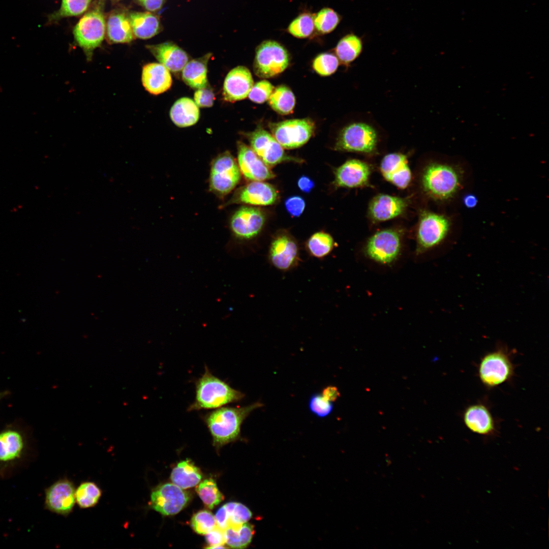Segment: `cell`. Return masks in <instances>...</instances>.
Wrapping results in <instances>:
<instances>
[{
  "instance_id": "1",
  "label": "cell",
  "mask_w": 549,
  "mask_h": 549,
  "mask_svg": "<svg viewBox=\"0 0 549 549\" xmlns=\"http://www.w3.org/2000/svg\"><path fill=\"white\" fill-rule=\"evenodd\" d=\"M262 406L260 402L242 407L225 406L202 414L200 418L211 435L213 444L220 447L238 439L245 420Z\"/></svg>"
},
{
  "instance_id": "2",
  "label": "cell",
  "mask_w": 549,
  "mask_h": 549,
  "mask_svg": "<svg viewBox=\"0 0 549 549\" xmlns=\"http://www.w3.org/2000/svg\"><path fill=\"white\" fill-rule=\"evenodd\" d=\"M194 382L195 396L188 412L217 409L240 401L245 396L243 393L215 376L206 365L203 374Z\"/></svg>"
},
{
  "instance_id": "3",
  "label": "cell",
  "mask_w": 549,
  "mask_h": 549,
  "mask_svg": "<svg viewBox=\"0 0 549 549\" xmlns=\"http://www.w3.org/2000/svg\"><path fill=\"white\" fill-rule=\"evenodd\" d=\"M106 0H95L73 29L74 39L90 59L103 42L106 33Z\"/></svg>"
},
{
  "instance_id": "4",
  "label": "cell",
  "mask_w": 549,
  "mask_h": 549,
  "mask_svg": "<svg viewBox=\"0 0 549 549\" xmlns=\"http://www.w3.org/2000/svg\"><path fill=\"white\" fill-rule=\"evenodd\" d=\"M462 174L459 168L452 165L432 163L425 169L422 176L424 190L434 199L445 200L459 191Z\"/></svg>"
},
{
  "instance_id": "5",
  "label": "cell",
  "mask_w": 549,
  "mask_h": 549,
  "mask_svg": "<svg viewBox=\"0 0 549 549\" xmlns=\"http://www.w3.org/2000/svg\"><path fill=\"white\" fill-rule=\"evenodd\" d=\"M379 140L378 128L372 123L359 119L351 122L341 129L336 139L334 149L371 154L376 150Z\"/></svg>"
},
{
  "instance_id": "6",
  "label": "cell",
  "mask_w": 549,
  "mask_h": 549,
  "mask_svg": "<svg viewBox=\"0 0 549 549\" xmlns=\"http://www.w3.org/2000/svg\"><path fill=\"white\" fill-rule=\"evenodd\" d=\"M514 366L508 352L499 349L484 355L478 367V374L484 386L493 388L512 378Z\"/></svg>"
},
{
  "instance_id": "7",
  "label": "cell",
  "mask_w": 549,
  "mask_h": 549,
  "mask_svg": "<svg viewBox=\"0 0 549 549\" xmlns=\"http://www.w3.org/2000/svg\"><path fill=\"white\" fill-rule=\"evenodd\" d=\"M289 62L288 52L284 46L274 41H264L256 48L254 72L259 77L271 78L285 71Z\"/></svg>"
},
{
  "instance_id": "8",
  "label": "cell",
  "mask_w": 549,
  "mask_h": 549,
  "mask_svg": "<svg viewBox=\"0 0 549 549\" xmlns=\"http://www.w3.org/2000/svg\"><path fill=\"white\" fill-rule=\"evenodd\" d=\"M267 260L272 267L282 272L296 269L301 261L297 241L288 232L277 233L270 243Z\"/></svg>"
},
{
  "instance_id": "9",
  "label": "cell",
  "mask_w": 549,
  "mask_h": 549,
  "mask_svg": "<svg viewBox=\"0 0 549 549\" xmlns=\"http://www.w3.org/2000/svg\"><path fill=\"white\" fill-rule=\"evenodd\" d=\"M310 118L293 119L269 124L271 134L285 149H294L306 144L315 130Z\"/></svg>"
},
{
  "instance_id": "10",
  "label": "cell",
  "mask_w": 549,
  "mask_h": 549,
  "mask_svg": "<svg viewBox=\"0 0 549 549\" xmlns=\"http://www.w3.org/2000/svg\"><path fill=\"white\" fill-rule=\"evenodd\" d=\"M238 164L228 151L218 155L212 161L209 178L210 190L220 196L229 193L240 179Z\"/></svg>"
},
{
  "instance_id": "11",
  "label": "cell",
  "mask_w": 549,
  "mask_h": 549,
  "mask_svg": "<svg viewBox=\"0 0 549 549\" xmlns=\"http://www.w3.org/2000/svg\"><path fill=\"white\" fill-rule=\"evenodd\" d=\"M251 148L269 167L284 162L301 161L288 156L272 134L261 127L246 134Z\"/></svg>"
},
{
  "instance_id": "12",
  "label": "cell",
  "mask_w": 549,
  "mask_h": 549,
  "mask_svg": "<svg viewBox=\"0 0 549 549\" xmlns=\"http://www.w3.org/2000/svg\"><path fill=\"white\" fill-rule=\"evenodd\" d=\"M450 227V220L446 217L430 212L422 213L417 231L418 253L439 244L446 236Z\"/></svg>"
},
{
  "instance_id": "13",
  "label": "cell",
  "mask_w": 549,
  "mask_h": 549,
  "mask_svg": "<svg viewBox=\"0 0 549 549\" xmlns=\"http://www.w3.org/2000/svg\"><path fill=\"white\" fill-rule=\"evenodd\" d=\"M401 249L399 233L391 229L376 232L368 240L365 248L366 255L383 264L392 263L398 257Z\"/></svg>"
},
{
  "instance_id": "14",
  "label": "cell",
  "mask_w": 549,
  "mask_h": 549,
  "mask_svg": "<svg viewBox=\"0 0 549 549\" xmlns=\"http://www.w3.org/2000/svg\"><path fill=\"white\" fill-rule=\"evenodd\" d=\"M190 498V495L180 487L167 483L157 486L152 491L150 506L162 515H173L186 506Z\"/></svg>"
},
{
  "instance_id": "15",
  "label": "cell",
  "mask_w": 549,
  "mask_h": 549,
  "mask_svg": "<svg viewBox=\"0 0 549 549\" xmlns=\"http://www.w3.org/2000/svg\"><path fill=\"white\" fill-rule=\"evenodd\" d=\"M265 215L260 208L244 206L233 215L231 228L235 237L240 240L249 241L257 237L265 222Z\"/></svg>"
},
{
  "instance_id": "16",
  "label": "cell",
  "mask_w": 549,
  "mask_h": 549,
  "mask_svg": "<svg viewBox=\"0 0 549 549\" xmlns=\"http://www.w3.org/2000/svg\"><path fill=\"white\" fill-rule=\"evenodd\" d=\"M75 489L73 482L66 478L57 480L45 490V508L57 514L68 515L76 503Z\"/></svg>"
},
{
  "instance_id": "17",
  "label": "cell",
  "mask_w": 549,
  "mask_h": 549,
  "mask_svg": "<svg viewBox=\"0 0 549 549\" xmlns=\"http://www.w3.org/2000/svg\"><path fill=\"white\" fill-rule=\"evenodd\" d=\"M279 198L278 191L272 185L263 181H252L237 189L227 204L268 206L276 203Z\"/></svg>"
},
{
  "instance_id": "18",
  "label": "cell",
  "mask_w": 549,
  "mask_h": 549,
  "mask_svg": "<svg viewBox=\"0 0 549 549\" xmlns=\"http://www.w3.org/2000/svg\"><path fill=\"white\" fill-rule=\"evenodd\" d=\"M238 165L240 172L249 180L264 181L276 176L255 152L241 141L237 143Z\"/></svg>"
},
{
  "instance_id": "19",
  "label": "cell",
  "mask_w": 549,
  "mask_h": 549,
  "mask_svg": "<svg viewBox=\"0 0 549 549\" xmlns=\"http://www.w3.org/2000/svg\"><path fill=\"white\" fill-rule=\"evenodd\" d=\"M254 85L250 71L246 67L232 69L224 80L223 97L225 101L234 102L246 99Z\"/></svg>"
},
{
  "instance_id": "20",
  "label": "cell",
  "mask_w": 549,
  "mask_h": 549,
  "mask_svg": "<svg viewBox=\"0 0 549 549\" xmlns=\"http://www.w3.org/2000/svg\"><path fill=\"white\" fill-rule=\"evenodd\" d=\"M371 173L370 166L356 159L348 160L334 172V184L339 187L356 188L365 185Z\"/></svg>"
},
{
  "instance_id": "21",
  "label": "cell",
  "mask_w": 549,
  "mask_h": 549,
  "mask_svg": "<svg viewBox=\"0 0 549 549\" xmlns=\"http://www.w3.org/2000/svg\"><path fill=\"white\" fill-rule=\"evenodd\" d=\"M464 423L471 432L482 436H492L496 432L495 419L489 408L478 403L467 407L463 415Z\"/></svg>"
},
{
  "instance_id": "22",
  "label": "cell",
  "mask_w": 549,
  "mask_h": 549,
  "mask_svg": "<svg viewBox=\"0 0 549 549\" xmlns=\"http://www.w3.org/2000/svg\"><path fill=\"white\" fill-rule=\"evenodd\" d=\"M380 170L384 178L398 188H405L410 182L411 172L407 157L403 154L386 155L381 161Z\"/></svg>"
},
{
  "instance_id": "23",
  "label": "cell",
  "mask_w": 549,
  "mask_h": 549,
  "mask_svg": "<svg viewBox=\"0 0 549 549\" xmlns=\"http://www.w3.org/2000/svg\"><path fill=\"white\" fill-rule=\"evenodd\" d=\"M146 48L155 57L170 71L174 73L182 71L189 61L187 52L172 42L149 45Z\"/></svg>"
},
{
  "instance_id": "24",
  "label": "cell",
  "mask_w": 549,
  "mask_h": 549,
  "mask_svg": "<svg viewBox=\"0 0 549 549\" xmlns=\"http://www.w3.org/2000/svg\"><path fill=\"white\" fill-rule=\"evenodd\" d=\"M107 37L111 43H128L134 39L129 11L124 9L112 10L106 21Z\"/></svg>"
},
{
  "instance_id": "25",
  "label": "cell",
  "mask_w": 549,
  "mask_h": 549,
  "mask_svg": "<svg viewBox=\"0 0 549 549\" xmlns=\"http://www.w3.org/2000/svg\"><path fill=\"white\" fill-rule=\"evenodd\" d=\"M141 81L145 89L154 95L168 90L172 82L170 71L159 63H148L143 67Z\"/></svg>"
},
{
  "instance_id": "26",
  "label": "cell",
  "mask_w": 549,
  "mask_h": 549,
  "mask_svg": "<svg viewBox=\"0 0 549 549\" xmlns=\"http://www.w3.org/2000/svg\"><path fill=\"white\" fill-rule=\"evenodd\" d=\"M25 447V439L20 431L9 428L0 431V464H11L20 459Z\"/></svg>"
},
{
  "instance_id": "27",
  "label": "cell",
  "mask_w": 549,
  "mask_h": 549,
  "mask_svg": "<svg viewBox=\"0 0 549 549\" xmlns=\"http://www.w3.org/2000/svg\"><path fill=\"white\" fill-rule=\"evenodd\" d=\"M407 205V201L404 199L381 194L375 197L371 201L369 213L375 221H387L402 214Z\"/></svg>"
},
{
  "instance_id": "28",
  "label": "cell",
  "mask_w": 549,
  "mask_h": 549,
  "mask_svg": "<svg viewBox=\"0 0 549 549\" xmlns=\"http://www.w3.org/2000/svg\"><path fill=\"white\" fill-rule=\"evenodd\" d=\"M129 17L135 37L141 39H149L162 29L160 17L154 13L129 11Z\"/></svg>"
},
{
  "instance_id": "29",
  "label": "cell",
  "mask_w": 549,
  "mask_h": 549,
  "mask_svg": "<svg viewBox=\"0 0 549 549\" xmlns=\"http://www.w3.org/2000/svg\"><path fill=\"white\" fill-rule=\"evenodd\" d=\"M211 55L207 53L186 64L182 70V78L187 85L196 90L207 86V63Z\"/></svg>"
},
{
  "instance_id": "30",
  "label": "cell",
  "mask_w": 549,
  "mask_h": 549,
  "mask_svg": "<svg viewBox=\"0 0 549 549\" xmlns=\"http://www.w3.org/2000/svg\"><path fill=\"white\" fill-rule=\"evenodd\" d=\"M171 120L177 126L181 128L192 126L198 121L200 111L194 101L188 97L177 100L170 111Z\"/></svg>"
},
{
  "instance_id": "31",
  "label": "cell",
  "mask_w": 549,
  "mask_h": 549,
  "mask_svg": "<svg viewBox=\"0 0 549 549\" xmlns=\"http://www.w3.org/2000/svg\"><path fill=\"white\" fill-rule=\"evenodd\" d=\"M172 482L181 489L196 485L202 478L201 473L190 460L182 461L177 464L171 473Z\"/></svg>"
},
{
  "instance_id": "32",
  "label": "cell",
  "mask_w": 549,
  "mask_h": 549,
  "mask_svg": "<svg viewBox=\"0 0 549 549\" xmlns=\"http://www.w3.org/2000/svg\"><path fill=\"white\" fill-rule=\"evenodd\" d=\"M363 49V42L360 37L351 33L342 38L338 42L335 53L340 62L347 66L360 55Z\"/></svg>"
},
{
  "instance_id": "33",
  "label": "cell",
  "mask_w": 549,
  "mask_h": 549,
  "mask_svg": "<svg viewBox=\"0 0 549 549\" xmlns=\"http://www.w3.org/2000/svg\"><path fill=\"white\" fill-rule=\"evenodd\" d=\"M334 245L333 237L329 234L319 231L312 235L305 244L309 256L318 259H323L332 251Z\"/></svg>"
},
{
  "instance_id": "34",
  "label": "cell",
  "mask_w": 549,
  "mask_h": 549,
  "mask_svg": "<svg viewBox=\"0 0 549 549\" xmlns=\"http://www.w3.org/2000/svg\"><path fill=\"white\" fill-rule=\"evenodd\" d=\"M254 532V526L248 522L231 526L224 530L225 543L232 548H245L251 543Z\"/></svg>"
},
{
  "instance_id": "35",
  "label": "cell",
  "mask_w": 549,
  "mask_h": 549,
  "mask_svg": "<svg viewBox=\"0 0 549 549\" xmlns=\"http://www.w3.org/2000/svg\"><path fill=\"white\" fill-rule=\"evenodd\" d=\"M268 101L270 107L281 115L292 113L295 105L293 93L289 87L284 85L274 88Z\"/></svg>"
},
{
  "instance_id": "36",
  "label": "cell",
  "mask_w": 549,
  "mask_h": 549,
  "mask_svg": "<svg viewBox=\"0 0 549 549\" xmlns=\"http://www.w3.org/2000/svg\"><path fill=\"white\" fill-rule=\"evenodd\" d=\"M93 0H62L60 8L47 16V24L56 23L61 19L79 16L85 12Z\"/></svg>"
},
{
  "instance_id": "37",
  "label": "cell",
  "mask_w": 549,
  "mask_h": 549,
  "mask_svg": "<svg viewBox=\"0 0 549 549\" xmlns=\"http://www.w3.org/2000/svg\"><path fill=\"white\" fill-rule=\"evenodd\" d=\"M102 494L101 489L94 482H83L75 489L76 503L81 508L94 507L98 503Z\"/></svg>"
},
{
  "instance_id": "38",
  "label": "cell",
  "mask_w": 549,
  "mask_h": 549,
  "mask_svg": "<svg viewBox=\"0 0 549 549\" xmlns=\"http://www.w3.org/2000/svg\"><path fill=\"white\" fill-rule=\"evenodd\" d=\"M196 490L204 504L210 509L218 505L224 499L216 482L212 478L201 482Z\"/></svg>"
},
{
  "instance_id": "39",
  "label": "cell",
  "mask_w": 549,
  "mask_h": 549,
  "mask_svg": "<svg viewBox=\"0 0 549 549\" xmlns=\"http://www.w3.org/2000/svg\"><path fill=\"white\" fill-rule=\"evenodd\" d=\"M341 20L339 14L329 8L321 9L314 16L315 28L322 34L332 32L338 25Z\"/></svg>"
},
{
  "instance_id": "40",
  "label": "cell",
  "mask_w": 549,
  "mask_h": 549,
  "mask_svg": "<svg viewBox=\"0 0 549 549\" xmlns=\"http://www.w3.org/2000/svg\"><path fill=\"white\" fill-rule=\"evenodd\" d=\"M315 28L314 16L310 13H302L295 18L288 27V32L298 38L310 36Z\"/></svg>"
},
{
  "instance_id": "41",
  "label": "cell",
  "mask_w": 549,
  "mask_h": 549,
  "mask_svg": "<svg viewBox=\"0 0 549 549\" xmlns=\"http://www.w3.org/2000/svg\"><path fill=\"white\" fill-rule=\"evenodd\" d=\"M340 62L337 56L331 53H322L314 59L313 68L315 72L322 76H328L337 70Z\"/></svg>"
},
{
  "instance_id": "42",
  "label": "cell",
  "mask_w": 549,
  "mask_h": 549,
  "mask_svg": "<svg viewBox=\"0 0 549 549\" xmlns=\"http://www.w3.org/2000/svg\"><path fill=\"white\" fill-rule=\"evenodd\" d=\"M191 524L195 532L202 535L206 534L217 527L215 517L206 510L195 513L191 518Z\"/></svg>"
},
{
  "instance_id": "43",
  "label": "cell",
  "mask_w": 549,
  "mask_h": 549,
  "mask_svg": "<svg viewBox=\"0 0 549 549\" xmlns=\"http://www.w3.org/2000/svg\"><path fill=\"white\" fill-rule=\"evenodd\" d=\"M224 506L229 518V527L247 523L252 516L250 510L241 503L231 502L225 504Z\"/></svg>"
},
{
  "instance_id": "44",
  "label": "cell",
  "mask_w": 549,
  "mask_h": 549,
  "mask_svg": "<svg viewBox=\"0 0 549 549\" xmlns=\"http://www.w3.org/2000/svg\"><path fill=\"white\" fill-rule=\"evenodd\" d=\"M274 89L273 85L266 80H262L253 85L249 95L253 102L262 104L268 101Z\"/></svg>"
},
{
  "instance_id": "45",
  "label": "cell",
  "mask_w": 549,
  "mask_h": 549,
  "mask_svg": "<svg viewBox=\"0 0 549 549\" xmlns=\"http://www.w3.org/2000/svg\"><path fill=\"white\" fill-rule=\"evenodd\" d=\"M310 410L320 417H324L330 413L333 409L332 402L325 399L322 394H313L309 401Z\"/></svg>"
},
{
  "instance_id": "46",
  "label": "cell",
  "mask_w": 549,
  "mask_h": 549,
  "mask_svg": "<svg viewBox=\"0 0 549 549\" xmlns=\"http://www.w3.org/2000/svg\"><path fill=\"white\" fill-rule=\"evenodd\" d=\"M194 99L198 107H210L214 104L215 97L212 90L206 86L196 90Z\"/></svg>"
},
{
  "instance_id": "47",
  "label": "cell",
  "mask_w": 549,
  "mask_h": 549,
  "mask_svg": "<svg viewBox=\"0 0 549 549\" xmlns=\"http://www.w3.org/2000/svg\"><path fill=\"white\" fill-rule=\"evenodd\" d=\"M285 206L290 216L298 217L303 213L306 207V202L301 197L293 196L285 200Z\"/></svg>"
},
{
  "instance_id": "48",
  "label": "cell",
  "mask_w": 549,
  "mask_h": 549,
  "mask_svg": "<svg viewBox=\"0 0 549 549\" xmlns=\"http://www.w3.org/2000/svg\"><path fill=\"white\" fill-rule=\"evenodd\" d=\"M205 535L207 543L209 545L207 548H225L223 545L225 543L224 530L220 529L218 526Z\"/></svg>"
},
{
  "instance_id": "49",
  "label": "cell",
  "mask_w": 549,
  "mask_h": 549,
  "mask_svg": "<svg viewBox=\"0 0 549 549\" xmlns=\"http://www.w3.org/2000/svg\"><path fill=\"white\" fill-rule=\"evenodd\" d=\"M135 2L149 12H155L162 8L166 0H135Z\"/></svg>"
},
{
  "instance_id": "50",
  "label": "cell",
  "mask_w": 549,
  "mask_h": 549,
  "mask_svg": "<svg viewBox=\"0 0 549 549\" xmlns=\"http://www.w3.org/2000/svg\"><path fill=\"white\" fill-rule=\"evenodd\" d=\"M215 517L217 526L220 529L225 530L229 527V518L224 505L218 509Z\"/></svg>"
},
{
  "instance_id": "51",
  "label": "cell",
  "mask_w": 549,
  "mask_h": 549,
  "mask_svg": "<svg viewBox=\"0 0 549 549\" xmlns=\"http://www.w3.org/2000/svg\"><path fill=\"white\" fill-rule=\"evenodd\" d=\"M314 182L309 177L305 175L301 176L297 181V186L299 189L303 192L308 193L310 192L314 187Z\"/></svg>"
},
{
  "instance_id": "52",
  "label": "cell",
  "mask_w": 549,
  "mask_h": 549,
  "mask_svg": "<svg viewBox=\"0 0 549 549\" xmlns=\"http://www.w3.org/2000/svg\"><path fill=\"white\" fill-rule=\"evenodd\" d=\"M322 395L327 400L332 402L338 399L340 396V393L336 387L330 386L323 389Z\"/></svg>"
},
{
  "instance_id": "53",
  "label": "cell",
  "mask_w": 549,
  "mask_h": 549,
  "mask_svg": "<svg viewBox=\"0 0 549 549\" xmlns=\"http://www.w3.org/2000/svg\"><path fill=\"white\" fill-rule=\"evenodd\" d=\"M464 203L468 207H474L477 203V199L475 196L468 195L464 198Z\"/></svg>"
},
{
  "instance_id": "54",
  "label": "cell",
  "mask_w": 549,
  "mask_h": 549,
  "mask_svg": "<svg viewBox=\"0 0 549 549\" xmlns=\"http://www.w3.org/2000/svg\"><path fill=\"white\" fill-rule=\"evenodd\" d=\"M8 394V392L7 391L1 392H0V400L1 399L3 398L4 397H5Z\"/></svg>"
},
{
  "instance_id": "55",
  "label": "cell",
  "mask_w": 549,
  "mask_h": 549,
  "mask_svg": "<svg viewBox=\"0 0 549 549\" xmlns=\"http://www.w3.org/2000/svg\"><path fill=\"white\" fill-rule=\"evenodd\" d=\"M113 3H116L120 1V0H111Z\"/></svg>"
}]
</instances>
